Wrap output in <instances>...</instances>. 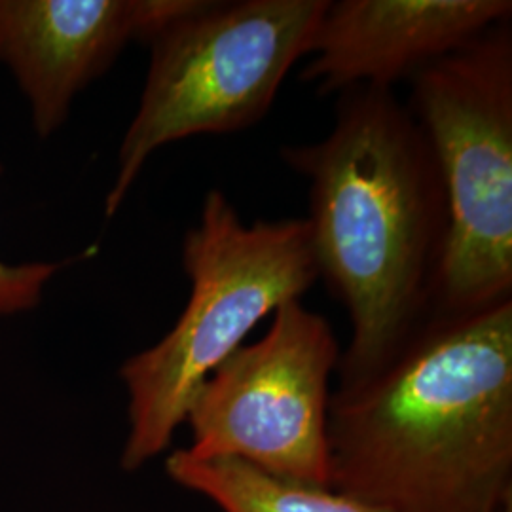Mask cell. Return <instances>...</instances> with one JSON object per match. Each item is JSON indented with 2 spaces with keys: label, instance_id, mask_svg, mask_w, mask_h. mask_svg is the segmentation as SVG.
<instances>
[{
  "label": "cell",
  "instance_id": "6da1fadb",
  "mask_svg": "<svg viewBox=\"0 0 512 512\" xmlns=\"http://www.w3.org/2000/svg\"><path fill=\"white\" fill-rule=\"evenodd\" d=\"M330 490L384 512H512V298L429 313L329 404Z\"/></svg>",
  "mask_w": 512,
  "mask_h": 512
},
{
  "label": "cell",
  "instance_id": "7a4b0ae2",
  "mask_svg": "<svg viewBox=\"0 0 512 512\" xmlns=\"http://www.w3.org/2000/svg\"><path fill=\"white\" fill-rule=\"evenodd\" d=\"M310 184L319 277L348 311L340 385L374 374L431 311L446 238V196L420 126L393 90L338 95L329 135L281 148Z\"/></svg>",
  "mask_w": 512,
  "mask_h": 512
},
{
  "label": "cell",
  "instance_id": "3957f363",
  "mask_svg": "<svg viewBox=\"0 0 512 512\" xmlns=\"http://www.w3.org/2000/svg\"><path fill=\"white\" fill-rule=\"evenodd\" d=\"M190 298L164 338L120 368L128 437L120 465L139 471L162 456L205 380L256 325L300 300L319 279L306 219L245 224L222 190H209L183 239Z\"/></svg>",
  "mask_w": 512,
  "mask_h": 512
},
{
  "label": "cell",
  "instance_id": "277c9868",
  "mask_svg": "<svg viewBox=\"0 0 512 512\" xmlns=\"http://www.w3.org/2000/svg\"><path fill=\"white\" fill-rule=\"evenodd\" d=\"M406 109L433 152L446 238L429 313L512 298V27L505 19L410 78Z\"/></svg>",
  "mask_w": 512,
  "mask_h": 512
},
{
  "label": "cell",
  "instance_id": "5b68a950",
  "mask_svg": "<svg viewBox=\"0 0 512 512\" xmlns=\"http://www.w3.org/2000/svg\"><path fill=\"white\" fill-rule=\"evenodd\" d=\"M329 0H196L150 38L145 90L105 200L112 219L148 158L196 135L256 126L311 42Z\"/></svg>",
  "mask_w": 512,
  "mask_h": 512
},
{
  "label": "cell",
  "instance_id": "8992f818",
  "mask_svg": "<svg viewBox=\"0 0 512 512\" xmlns=\"http://www.w3.org/2000/svg\"><path fill=\"white\" fill-rule=\"evenodd\" d=\"M340 346L329 321L291 300L255 344L205 380L188 408L192 458H232L330 490V378Z\"/></svg>",
  "mask_w": 512,
  "mask_h": 512
},
{
  "label": "cell",
  "instance_id": "52a82bcc",
  "mask_svg": "<svg viewBox=\"0 0 512 512\" xmlns=\"http://www.w3.org/2000/svg\"><path fill=\"white\" fill-rule=\"evenodd\" d=\"M196 0H0V65L25 95L48 139L74 97L107 73L129 42L148 44Z\"/></svg>",
  "mask_w": 512,
  "mask_h": 512
},
{
  "label": "cell",
  "instance_id": "ba28073f",
  "mask_svg": "<svg viewBox=\"0 0 512 512\" xmlns=\"http://www.w3.org/2000/svg\"><path fill=\"white\" fill-rule=\"evenodd\" d=\"M511 16V0L329 2L300 80L321 97L391 90Z\"/></svg>",
  "mask_w": 512,
  "mask_h": 512
},
{
  "label": "cell",
  "instance_id": "9c48e42d",
  "mask_svg": "<svg viewBox=\"0 0 512 512\" xmlns=\"http://www.w3.org/2000/svg\"><path fill=\"white\" fill-rule=\"evenodd\" d=\"M165 473L222 512H384L329 488L268 475L239 459L192 458L184 448L167 456Z\"/></svg>",
  "mask_w": 512,
  "mask_h": 512
},
{
  "label": "cell",
  "instance_id": "30bf717a",
  "mask_svg": "<svg viewBox=\"0 0 512 512\" xmlns=\"http://www.w3.org/2000/svg\"><path fill=\"white\" fill-rule=\"evenodd\" d=\"M2 171V165H0ZM84 255L71 256L63 262H29L8 264L0 260V315H18L37 308L48 281L65 266L84 260Z\"/></svg>",
  "mask_w": 512,
  "mask_h": 512
}]
</instances>
